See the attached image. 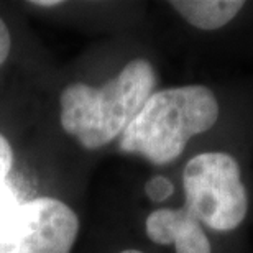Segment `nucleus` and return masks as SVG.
Segmentation results:
<instances>
[{
	"instance_id": "obj_3",
	"label": "nucleus",
	"mask_w": 253,
	"mask_h": 253,
	"mask_svg": "<svg viewBox=\"0 0 253 253\" xmlns=\"http://www.w3.org/2000/svg\"><path fill=\"white\" fill-rule=\"evenodd\" d=\"M78 234V215L61 201L0 196V253H71Z\"/></svg>"
},
{
	"instance_id": "obj_8",
	"label": "nucleus",
	"mask_w": 253,
	"mask_h": 253,
	"mask_svg": "<svg viewBox=\"0 0 253 253\" xmlns=\"http://www.w3.org/2000/svg\"><path fill=\"white\" fill-rule=\"evenodd\" d=\"M117 253H146L143 250H140V249H133V247H130V249H124V250H120Z\"/></svg>"
},
{
	"instance_id": "obj_6",
	"label": "nucleus",
	"mask_w": 253,
	"mask_h": 253,
	"mask_svg": "<svg viewBox=\"0 0 253 253\" xmlns=\"http://www.w3.org/2000/svg\"><path fill=\"white\" fill-rule=\"evenodd\" d=\"M10 49H12V37H10L8 27L5 25L3 20L0 18V66L8 58Z\"/></svg>"
},
{
	"instance_id": "obj_2",
	"label": "nucleus",
	"mask_w": 253,
	"mask_h": 253,
	"mask_svg": "<svg viewBox=\"0 0 253 253\" xmlns=\"http://www.w3.org/2000/svg\"><path fill=\"white\" fill-rule=\"evenodd\" d=\"M158 85V71L145 56L128 59L100 85L74 83L63 89L61 126L85 150H99L122 136Z\"/></svg>"
},
{
	"instance_id": "obj_7",
	"label": "nucleus",
	"mask_w": 253,
	"mask_h": 253,
	"mask_svg": "<svg viewBox=\"0 0 253 253\" xmlns=\"http://www.w3.org/2000/svg\"><path fill=\"white\" fill-rule=\"evenodd\" d=\"M32 5H37V7H42V8H53L56 5H61L63 2L61 0H35V2H30Z\"/></svg>"
},
{
	"instance_id": "obj_4",
	"label": "nucleus",
	"mask_w": 253,
	"mask_h": 253,
	"mask_svg": "<svg viewBox=\"0 0 253 253\" xmlns=\"http://www.w3.org/2000/svg\"><path fill=\"white\" fill-rule=\"evenodd\" d=\"M176 192V184L166 174H155L145 181L143 194L151 204L165 206Z\"/></svg>"
},
{
	"instance_id": "obj_1",
	"label": "nucleus",
	"mask_w": 253,
	"mask_h": 253,
	"mask_svg": "<svg viewBox=\"0 0 253 253\" xmlns=\"http://www.w3.org/2000/svg\"><path fill=\"white\" fill-rule=\"evenodd\" d=\"M252 112L253 92L244 85L196 83L156 89L119 138V150L153 166L174 165L199 138Z\"/></svg>"
},
{
	"instance_id": "obj_5",
	"label": "nucleus",
	"mask_w": 253,
	"mask_h": 253,
	"mask_svg": "<svg viewBox=\"0 0 253 253\" xmlns=\"http://www.w3.org/2000/svg\"><path fill=\"white\" fill-rule=\"evenodd\" d=\"M13 166V150L8 140L0 133V196L7 192V178Z\"/></svg>"
}]
</instances>
